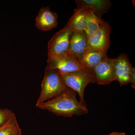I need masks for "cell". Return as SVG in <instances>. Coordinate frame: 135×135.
Listing matches in <instances>:
<instances>
[{"mask_svg":"<svg viewBox=\"0 0 135 135\" xmlns=\"http://www.w3.org/2000/svg\"><path fill=\"white\" fill-rule=\"evenodd\" d=\"M76 92L68 88L58 96L36 106L42 110H47L57 116L71 118L87 114L86 105L78 101Z\"/></svg>","mask_w":135,"mask_h":135,"instance_id":"obj_1","label":"cell"},{"mask_svg":"<svg viewBox=\"0 0 135 135\" xmlns=\"http://www.w3.org/2000/svg\"><path fill=\"white\" fill-rule=\"evenodd\" d=\"M68 88L63 83L58 71L46 68L45 75L42 82L41 91L36 106L58 96Z\"/></svg>","mask_w":135,"mask_h":135,"instance_id":"obj_2","label":"cell"},{"mask_svg":"<svg viewBox=\"0 0 135 135\" xmlns=\"http://www.w3.org/2000/svg\"><path fill=\"white\" fill-rule=\"evenodd\" d=\"M60 77L66 86L78 93L80 101L86 105L84 100V92L87 85L95 83L94 75L87 70H80L68 73L61 74Z\"/></svg>","mask_w":135,"mask_h":135,"instance_id":"obj_3","label":"cell"},{"mask_svg":"<svg viewBox=\"0 0 135 135\" xmlns=\"http://www.w3.org/2000/svg\"><path fill=\"white\" fill-rule=\"evenodd\" d=\"M46 68L56 70L60 74L80 70H87L83 68L78 60L68 52L49 57Z\"/></svg>","mask_w":135,"mask_h":135,"instance_id":"obj_4","label":"cell"},{"mask_svg":"<svg viewBox=\"0 0 135 135\" xmlns=\"http://www.w3.org/2000/svg\"><path fill=\"white\" fill-rule=\"evenodd\" d=\"M111 31L110 24L105 21L96 31L88 38L87 49L107 54L110 47Z\"/></svg>","mask_w":135,"mask_h":135,"instance_id":"obj_5","label":"cell"},{"mask_svg":"<svg viewBox=\"0 0 135 135\" xmlns=\"http://www.w3.org/2000/svg\"><path fill=\"white\" fill-rule=\"evenodd\" d=\"M115 58H109L107 55L92 71L94 83L99 85H107L116 81L114 63Z\"/></svg>","mask_w":135,"mask_h":135,"instance_id":"obj_6","label":"cell"},{"mask_svg":"<svg viewBox=\"0 0 135 135\" xmlns=\"http://www.w3.org/2000/svg\"><path fill=\"white\" fill-rule=\"evenodd\" d=\"M72 33L71 29L66 25L53 35L49 42L48 58L67 52Z\"/></svg>","mask_w":135,"mask_h":135,"instance_id":"obj_7","label":"cell"},{"mask_svg":"<svg viewBox=\"0 0 135 135\" xmlns=\"http://www.w3.org/2000/svg\"><path fill=\"white\" fill-rule=\"evenodd\" d=\"M133 68L127 54L122 53L115 58L114 70L116 81L121 86L129 83L130 74Z\"/></svg>","mask_w":135,"mask_h":135,"instance_id":"obj_8","label":"cell"},{"mask_svg":"<svg viewBox=\"0 0 135 135\" xmlns=\"http://www.w3.org/2000/svg\"><path fill=\"white\" fill-rule=\"evenodd\" d=\"M88 48V36L86 32H73L68 53L79 62Z\"/></svg>","mask_w":135,"mask_h":135,"instance_id":"obj_9","label":"cell"},{"mask_svg":"<svg viewBox=\"0 0 135 135\" xmlns=\"http://www.w3.org/2000/svg\"><path fill=\"white\" fill-rule=\"evenodd\" d=\"M57 14L51 11L49 7H42L36 16V27L44 31H50L57 26Z\"/></svg>","mask_w":135,"mask_h":135,"instance_id":"obj_10","label":"cell"},{"mask_svg":"<svg viewBox=\"0 0 135 135\" xmlns=\"http://www.w3.org/2000/svg\"><path fill=\"white\" fill-rule=\"evenodd\" d=\"M107 55V54L87 49L80 59L79 63L85 70L92 72L95 67Z\"/></svg>","mask_w":135,"mask_h":135,"instance_id":"obj_11","label":"cell"},{"mask_svg":"<svg viewBox=\"0 0 135 135\" xmlns=\"http://www.w3.org/2000/svg\"><path fill=\"white\" fill-rule=\"evenodd\" d=\"M75 1L77 7L90 8L101 18L104 14L109 11L112 6L110 2L108 0H77Z\"/></svg>","mask_w":135,"mask_h":135,"instance_id":"obj_12","label":"cell"},{"mask_svg":"<svg viewBox=\"0 0 135 135\" xmlns=\"http://www.w3.org/2000/svg\"><path fill=\"white\" fill-rule=\"evenodd\" d=\"M87 7H77L67 25L73 32L85 31L86 28V12Z\"/></svg>","mask_w":135,"mask_h":135,"instance_id":"obj_13","label":"cell"},{"mask_svg":"<svg viewBox=\"0 0 135 135\" xmlns=\"http://www.w3.org/2000/svg\"><path fill=\"white\" fill-rule=\"evenodd\" d=\"M86 32L88 38L91 36L99 28L101 24L105 22L104 20L96 15L93 10L87 8L86 12Z\"/></svg>","mask_w":135,"mask_h":135,"instance_id":"obj_14","label":"cell"},{"mask_svg":"<svg viewBox=\"0 0 135 135\" xmlns=\"http://www.w3.org/2000/svg\"><path fill=\"white\" fill-rule=\"evenodd\" d=\"M0 135H22L16 116L0 128Z\"/></svg>","mask_w":135,"mask_h":135,"instance_id":"obj_15","label":"cell"},{"mask_svg":"<svg viewBox=\"0 0 135 135\" xmlns=\"http://www.w3.org/2000/svg\"><path fill=\"white\" fill-rule=\"evenodd\" d=\"M15 116V114L9 109H0V128L7 123Z\"/></svg>","mask_w":135,"mask_h":135,"instance_id":"obj_16","label":"cell"},{"mask_svg":"<svg viewBox=\"0 0 135 135\" xmlns=\"http://www.w3.org/2000/svg\"><path fill=\"white\" fill-rule=\"evenodd\" d=\"M135 69L133 68V70L131 73L130 78H129V83H131L132 87L133 89H135Z\"/></svg>","mask_w":135,"mask_h":135,"instance_id":"obj_17","label":"cell"},{"mask_svg":"<svg viewBox=\"0 0 135 135\" xmlns=\"http://www.w3.org/2000/svg\"><path fill=\"white\" fill-rule=\"evenodd\" d=\"M109 135H126V133L123 132H113L109 134Z\"/></svg>","mask_w":135,"mask_h":135,"instance_id":"obj_18","label":"cell"}]
</instances>
